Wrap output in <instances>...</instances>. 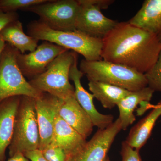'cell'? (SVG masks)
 <instances>
[{
  "mask_svg": "<svg viewBox=\"0 0 161 161\" xmlns=\"http://www.w3.org/2000/svg\"><path fill=\"white\" fill-rule=\"evenodd\" d=\"M144 75L148 86L154 92H161V51L156 62Z\"/></svg>",
  "mask_w": 161,
  "mask_h": 161,
  "instance_id": "7402d4cb",
  "label": "cell"
},
{
  "mask_svg": "<svg viewBox=\"0 0 161 161\" xmlns=\"http://www.w3.org/2000/svg\"><path fill=\"white\" fill-rule=\"evenodd\" d=\"M80 5L76 22V30L88 36L103 40L118 22L106 17L89 0H78Z\"/></svg>",
  "mask_w": 161,
  "mask_h": 161,
  "instance_id": "30bf717a",
  "label": "cell"
},
{
  "mask_svg": "<svg viewBox=\"0 0 161 161\" xmlns=\"http://www.w3.org/2000/svg\"><path fill=\"white\" fill-rule=\"evenodd\" d=\"M48 0H0V11L4 13L24 11L32 6L45 3Z\"/></svg>",
  "mask_w": 161,
  "mask_h": 161,
  "instance_id": "44dd1931",
  "label": "cell"
},
{
  "mask_svg": "<svg viewBox=\"0 0 161 161\" xmlns=\"http://www.w3.org/2000/svg\"><path fill=\"white\" fill-rule=\"evenodd\" d=\"M21 96H13L0 102V161H5L6 149L11 142Z\"/></svg>",
  "mask_w": 161,
  "mask_h": 161,
  "instance_id": "5bb4252c",
  "label": "cell"
},
{
  "mask_svg": "<svg viewBox=\"0 0 161 161\" xmlns=\"http://www.w3.org/2000/svg\"><path fill=\"white\" fill-rule=\"evenodd\" d=\"M151 112L132 127L125 142L135 150H141L150 137L157 120L161 115V106L150 104Z\"/></svg>",
  "mask_w": 161,
  "mask_h": 161,
  "instance_id": "e0dca14e",
  "label": "cell"
},
{
  "mask_svg": "<svg viewBox=\"0 0 161 161\" xmlns=\"http://www.w3.org/2000/svg\"><path fill=\"white\" fill-rule=\"evenodd\" d=\"M0 36L22 54L34 51L39 45V40L24 32L23 24L19 20L13 21L5 26L0 31Z\"/></svg>",
  "mask_w": 161,
  "mask_h": 161,
  "instance_id": "d6986e66",
  "label": "cell"
},
{
  "mask_svg": "<svg viewBox=\"0 0 161 161\" xmlns=\"http://www.w3.org/2000/svg\"><path fill=\"white\" fill-rule=\"evenodd\" d=\"M40 134L36 113V99L21 96L15 119L11 142L9 147L10 157L18 153H24L39 149Z\"/></svg>",
  "mask_w": 161,
  "mask_h": 161,
  "instance_id": "5b68a950",
  "label": "cell"
},
{
  "mask_svg": "<svg viewBox=\"0 0 161 161\" xmlns=\"http://www.w3.org/2000/svg\"><path fill=\"white\" fill-rule=\"evenodd\" d=\"M44 157L48 161H66L67 155L63 150L49 145L42 150Z\"/></svg>",
  "mask_w": 161,
  "mask_h": 161,
  "instance_id": "603a6c76",
  "label": "cell"
},
{
  "mask_svg": "<svg viewBox=\"0 0 161 161\" xmlns=\"http://www.w3.org/2000/svg\"><path fill=\"white\" fill-rule=\"evenodd\" d=\"M77 53L70 50L64 52L48 65L45 71L29 82L35 89L64 100L75 94V87L69 82L70 69Z\"/></svg>",
  "mask_w": 161,
  "mask_h": 161,
  "instance_id": "277c9868",
  "label": "cell"
},
{
  "mask_svg": "<svg viewBox=\"0 0 161 161\" xmlns=\"http://www.w3.org/2000/svg\"><path fill=\"white\" fill-rule=\"evenodd\" d=\"M6 45V42L0 36V60H1V55H2L3 51L4 50V48H5Z\"/></svg>",
  "mask_w": 161,
  "mask_h": 161,
  "instance_id": "f1b7e54d",
  "label": "cell"
},
{
  "mask_svg": "<svg viewBox=\"0 0 161 161\" xmlns=\"http://www.w3.org/2000/svg\"><path fill=\"white\" fill-rule=\"evenodd\" d=\"M19 52L6 43L0 60V102L16 96H27L36 99L42 92L36 89L23 76L17 62Z\"/></svg>",
  "mask_w": 161,
  "mask_h": 161,
  "instance_id": "8992f818",
  "label": "cell"
},
{
  "mask_svg": "<svg viewBox=\"0 0 161 161\" xmlns=\"http://www.w3.org/2000/svg\"><path fill=\"white\" fill-rule=\"evenodd\" d=\"M80 5L78 0H48L24 11L37 15L40 20L52 29L61 31L76 30Z\"/></svg>",
  "mask_w": 161,
  "mask_h": 161,
  "instance_id": "52a82bcc",
  "label": "cell"
},
{
  "mask_svg": "<svg viewBox=\"0 0 161 161\" xmlns=\"http://www.w3.org/2000/svg\"><path fill=\"white\" fill-rule=\"evenodd\" d=\"M23 154L26 158L31 161H48L39 149L26 151Z\"/></svg>",
  "mask_w": 161,
  "mask_h": 161,
  "instance_id": "484cf974",
  "label": "cell"
},
{
  "mask_svg": "<svg viewBox=\"0 0 161 161\" xmlns=\"http://www.w3.org/2000/svg\"><path fill=\"white\" fill-rule=\"evenodd\" d=\"M79 69L89 81L109 84L134 92L148 86L144 74L123 65L101 60L80 61Z\"/></svg>",
  "mask_w": 161,
  "mask_h": 161,
  "instance_id": "3957f363",
  "label": "cell"
},
{
  "mask_svg": "<svg viewBox=\"0 0 161 161\" xmlns=\"http://www.w3.org/2000/svg\"><path fill=\"white\" fill-rule=\"evenodd\" d=\"M154 92L148 86L142 89L131 92L117 105L119 110L121 129L126 130L136 120L134 110L142 102H150Z\"/></svg>",
  "mask_w": 161,
  "mask_h": 161,
  "instance_id": "ac0fdd59",
  "label": "cell"
},
{
  "mask_svg": "<svg viewBox=\"0 0 161 161\" xmlns=\"http://www.w3.org/2000/svg\"><path fill=\"white\" fill-rule=\"evenodd\" d=\"M59 115L86 139L92 133L94 126L92 119L78 103L75 94L63 100Z\"/></svg>",
  "mask_w": 161,
  "mask_h": 161,
  "instance_id": "4fadbf2b",
  "label": "cell"
},
{
  "mask_svg": "<svg viewBox=\"0 0 161 161\" xmlns=\"http://www.w3.org/2000/svg\"><path fill=\"white\" fill-rule=\"evenodd\" d=\"M121 161H141L139 150H135L130 147L125 141L122 143Z\"/></svg>",
  "mask_w": 161,
  "mask_h": 161,
  "instance_id": "cb8c5ba5",
  "label": "cell"
},
{
  "mask_svg": "<svg viewBox=\"0 0 161 161\" xmlns=\"http://www.w3.org/2000/svg\"><path fill=\"white\" fill-rule=\"evenodd\" d=\"M86 142V139L67 123L58 114L55 120L50 145L62 149L67 157L77 152Z\"/></svg>",
  "mask_w": 161,
  "mask_h": 161,
  "instance_id": "9a60e30c",
  "label": "cell"
},
{
  "mask_svg": "<svg viewBox=\"0 0 161 161\" xmlns=\"http://www.w3.org/2000/svg\"><path fill=\"white\" fill-rule=\"evenodd\" d=\"M132 25L154 35L161 43V0H146L133 17Z\"/></svg>",
  "mask_w": 161,
  "mask_h": 161,
  "instance_id": "2e32d148",
  "label": "cell"
},
{
  "mask_svg": "<svg viewBox=\"0 0 161 161\" xmlns=\"http://www.w3.org/2000/svg\"><path fill=\"white\" fill-rule=\"evenodd\" d=\"M67 50L54 43L43 41L29 53L22 54L19 52L17 62L23 76L30 80L45 71L58 56Z\"/></svg>",
  "mask_w": 161,
  "mask_h": 161,
  "instance_id": "9c48e42d",
  "label": "cell"
},
{
  "mask_svg": "<svg viewBox=\"0 0 161 161\" xmlns=\"http://www.w3.org/2000/svg\"><path fill=\"white\" fill-rule=\"evenodd\" d=\"M78 55L70 69L69 78L75 85V96L80 106L89 115L94 126L99 130H104L113 122V115H104L99 113L95 108L93 94L89 93L84 88L80 82L84 75L78 66Z\"/></svg>",
  "mask_w": 161,
  "mask_h": 161,
  "instance_id": "7c38bea8",
  "label": "cell"
},
{
  "mask_svg": "<svg viewBox=\"0 0 161 161\" xmlns=\"http://www.w3.org/2000/svg\"><path fill=\"white\" fill-rule=\"evenodd\" d=\"M63 100L42 92L36 99V110L40 134L39 149L42 150L49 145L51 141L56 119Z\"/></svg>",
  "mask_w": 161,
  "mask_h": 161,
  "instance_id": "8fae6325",
  "label": "cell"
},
{
  "mask_svg": "<svg viewBox=\"0 0 161 161\" xmlns=\"http://www.w3.org/2000/svg\"><path fill=\"white\" fill-rule=\"evenodd\" d=\"M121 130L120 121L118 118L106 129L98 130L83 147L68 156L66 161H103Z\"/></svg>",
  "mask_w": 161,
  "mask_h": 161,
  "instance_id": "ba28073f",
  "label": "cell"
},
{
  "mask_svg": "<svg viewBox=\"0 0 161 161\" xmlns=\"http://www.w3.org/2000/svg\"><path fill=\"white\" fill-rule=\"evenodd\" d=\"M27 33L39 41H48L80 54L87 61L102 60L103 40L92 37L79 31L55 30L38 20L28 24Z\"/></svg>",
  "mask_w": 161,
  "mask_h": 161,
  "instance_id": "7a4b0ae2",
  "label": "cell"
},
{
  "mask_svg": "<svg viewBox=\"0 0 161 161\" xmlns=\"http://www.w3.org/2000/svg\"><path fill=\"white\" fill-rule=\"evenodd\" d=\"M19 15L17 12L4 13L0 11V31L7 24L19 20Z\"/></svg>",
  "mask_w": 161,
  "mask_h": 161,
  "instance_id": "d4e9b609",
  "label": "cell"
},
{
  "mask_svg": "<svg viewBox=\"0 0 161 161\" xmlns=\"http://www.w3.org/2000/svg\"><path fill=\"white\" fill-rule=\"evenodd\" d=\"M102 60L145 74L153 66L161 51L154 35L129 22L118 23L103 40Z\"/></svg>",
  "mask_w": 161,
  "mask_h": 161,
  "instance_id": "6da1fadb",
  "label": "cell"
},
{
  "mask_svg": "<svg viewBox=\"0 0 161 161\" xmlns=\"http://www.w3.org/2000/svg\"><path fill=\"white\" fill-rule=\"evenodd\" d=\"M159 103L160 105L161 106V102Z\"/></svg>",
  "mask_w": 161,
  "mask_h": 161,
  "instance_id": "4dcf8cb0",
  "label": "cell"
},
{
  "mask_svg": "<svg viewBox=\"0 0 161 161\" xmlns=\"http://www.w3.org/2000/svg\"><path fill=\"white\" fill-rule=\"evenodd\" d=\"M89 88L94 97L100 101L103 108H113L130 93L119 87L99 81H89Z\"/></svg>",
  "mask_w": 161,
  "mask_h": 161,
  "instance_id": "ffe728a7",
  "label": "cell"
},
{
  "mask_svg": "<svg viewBox=\"0 0 161 161\" xmlns=\"http://www.w3.org/2000/svg\"><path fill=\"white\" fill-rule=\"evenodd\" d=\"M90 3L101 9H108L110 5L115 2L113 0H89Z\"/></svg>",
  "mask_w": 161,
  "mask_h": 161,
  "instance_id": "4316f807",
  "label": "cell"
},
{
  "mask_svg": "<svg viewBox=\"0 0 161 161\" xmlns=\"http://www.w3.org/2000/svg\"><path fill=\"white\" fill-rule=\"evenodd\" d=\"M6 161H28L22 153H18L11 157L9 160Z\"/></svg>",
  "mask_w": 161,
  "mask_h": 161,
  "instance_id": "83f0119b",
  "label": "cell"
},
{
  "mask_svg": "<svg viewBox=\"0 0 161 161\" xmlns=\"http://www.w3.org/2000/svg\"><path fill=\"white\" fill-rule=\"evenodd\" d=\"M103 161H110L109 158L107 156L106 158Z\"/></svg>",
  "mask_w": 161,
  "mask_h": 161,
  "instance_id": "f546056e",
  "label": "cell"
}]
</instances>
